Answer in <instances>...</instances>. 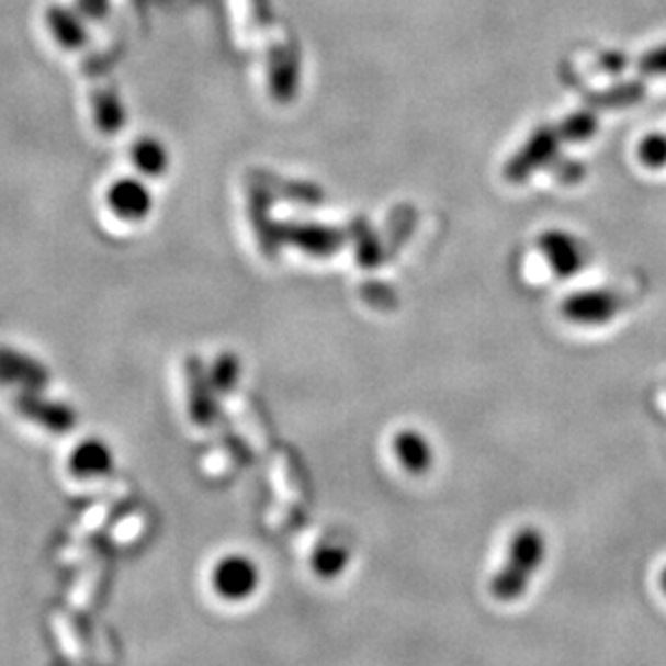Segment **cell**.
<instances>
[{
    "label": "cell",
    "mask_w": 666,
    "mask_h": 666,
    "mask_svg": "<svg viewBox=\"0 0 666 666\" xmlns=\"http://www.w3.org/2000/svg\"><path fill=\"white\" fill-rule=\"evenodd\" d=\"M598 67L608 76H617L628 67V55L619 50H606L598 57Z\"/></svg>",
    "instance_id": "obj_16"
},
{
    "label": "cell",
    "mask_w": 666,
    "mask_h": 666,
    "mask_svg": "<svg viewBox=\"0 0 666 666\" xmlns=\"http://www.w3.org/2000/svg\"><path fill=\"white\" fill-rule=\"evenodd\" d=\"M645 84L641 80H621L605 91L589 93V104L596 109H628L645 100Z\"/></svg>",
    "instance_id": "obj_10"
},
{
    "label": "cell",
    "mask_w": 666,
    "mask_h": 666,
    "mask_svg": "<svg viewBox=\"0 0 666 666\" xmlns=\"http://www.w3.org/2000/svg\"><path fill=\"white\" fill-rule=\"evenodd\" d=\"M350 563V550L346 545L326 544L313 552L311 565L319 578L332 580L346 572Z\"/></svg>",
    "instance_id": "obj_11"
},
{
    "label": "cell",
    "mask_w": 666,
    "mask_h": 666,
    "mask_svg": "<svg viewBox=\"0 0 666 666\" xmlns=\"http://www.w3.org/2000/svg\"><path fill=\"white\" fill-rule=\"evenodd\" d=\"M661 587H663V591L666 594V567L663 569V574H661Z\"/></svg>",
    "instance_id": "obj_17"
},
{
    "label": "cell",
    "mask_w": 666,
    "mask_h": 666,
    "mask_svg": "<svg viewBox=\"0 0 666 666\" xmlns=\"http://www.w3.org/2000/svg\"><path fill=\"white\" fill-rule=\"evenodd\" d=\"M548 171L554 176L556 182L563 183V185H576L587 178V165L576 158L558 156Z\"/></svg>",
    "instance_id": "obj_14"
},
{
    "label": "cell",
    "mask_w": 666,
    "mask_h": 666,
    "mask_svg": "<svg viewBox=\"0 0 666 666\" xmlns=\"http://www.w3.org/2000/svg\"><path fill=\"white\" fill-rule=\"evenodd\" d=\"M639 160L650 171L666 169V134L652 132L639 145Z\"/></svg>",
    "instance_id": "obj_13"
},
{
    "label": "cell",
    "mask_w": 666,
    "mask_h": 666,
    "mask_svg": "<svg viewBox=\"0 0 666 666\" xmlns=\"http://www.w3.org/2000/svg\"><path fill=\"white\" fill-rule=\"evenodd\" d=\"M561 134L556 125H540L531 132L524 145L507 160L503 176L509 183L529 182L535 173L548 171L561 156Z\"/></svg>",
    "instance_id": "obj_3"
},
{
    "label": "cell",
    "mask_w": 666,
    "mask_h": 666,
    "mask_svg": "<svg viewBox=\"0 0 666 666\" xmlns=\"http://www.w3.org/2000/svg\"><path fill=\"white\" fill-rule=\"evenodd\" d=\"M538 248L550 266V272L558 281H569L583 272L587 266V255L583 244L578 242L565 229H545L538 238Z\"/></svg>",
    "instance_id": "obj_6"
},
{
    "label": "cell",
    "mask_w": 666,
    "mask_h": 666,
    "mask_svg": "<svg viewBox=\"0 0 666 666\" xmlns=\"http://www.w3.org/2000/svg\"><path fill=\"white\" fill-rule=\"evenodd\" d=\"M625 306V298L617 290H583L561 301V315L574 326H606Z\"/></svg>",
    "instance_id": "obj_4"
},
{
    "label": "cell",
    "mask_w": 666,
    "mask_h": 666,
    "mask_svg": "<svg viewBox=\"0 0 666 666\" xmlns=\"http://www.w3.org/2000/svg\"><path fill=\"white\" fill-rule=\"evenodd\" d=\"M636 69H639V74H641L643 78L666 76V44L647 50V53L636 61Z\"/></svg>",
    "instance_id": "obj_15"
},
{
    "label": "cell",
    "mask_w": 666,
    "mask_h": 666,
    "mask_svg": "<svg viewBox=\"0 0 666 666\" xmlns=\"http://www.w3.org/2000/svg\"><path fill=\"white\" fill-rule=\"evenodd\" d=\"M129 160H132L134 171L140 178L151 180V178H160L169 171L171 154L158 138H140L132 145Z\"/></svg>",
    "instance_id": "obj_9"
},
{
    "label": "cell",
    "mask_w": 666,
    "mask_h": 666,
    "mask_svg": "<svg viewBox=\"0 0 666 666\" xmlns=\"http://www.w3.org/2000/svg\"><path fill=\"white\" fill-rule=\"evenodd\" d=\"M104 203L109 212L125 225L145 223L156 205L154 190L140 176H123L111 182L104 192Z\"/></svg>",
    "instance_id": "obj_5"
},
{
    "label": "cell",
    "mask_w": 666,
    "mask_h": 666,
    "mask_svg": "<svg viewBox=\"0 0 666 666\" xmlns=\"http://www.w3.org/2000/svg\"><path fill=\"white\" fill-rule=\"evenodd\" d=\"M115 469V451L104 438H82L67 458V471L74 479L80 482H98L113 473Z\"/></svg>",
    "instance_id": "obj_7"
},
{
    "label": "cell",
    "mask_w": 666,
    "mask_h": 666,
    "mask_svg": "<svg viewBox=\"0 0 666 666\" xmlns=\"http://www.w3.org/2000/svg\"><path fill=\"white\" fill-rule=\"evenodd\" d=\"M261 567L246 552H227L210 569V587L227 605L248 602L261 589Z\"/></svg>",
    "instance_id": "obj_2"
},
{
    "label": "cell",
    "mask_w": 666,
    "mask_h": 666,
    "mask_svg": "<svg viewBox=\"0 0 666 666\" xmlns=\"http://www.w3.org/2000/svg\"><path fill=\"white\" fill-rule=\"evenodd\" d=\"M556 127H558V134H561L563 140L587 143L598 134L600 120L591 109H583V111H576V113L567 115Z\"/></svg>",
    "instance_id": "obj_12"
},
{
    "label": "cell",
    "mask_w": 666,
    "mask_h": 666,
    "mask_svg": "<svg viewBox=\"0 0 666 666\" xmlns=\"http://www.w3.org/2000/svg\"><path fill=\"white\" fill-rule=\"evenodd\" d=\"M545 558V538L538 527L520 529L505 556L503 567L489 580V594L503 605L520 600Z\"/></svg>",
    "instance_id": "obj_1"
},
{
    "label": "cell",
    "mask_w": 666,
    "mask_h": 666,
    "mask_svg": "<svg viewBox=\"0 0 666 666\" xmlns=\"http://www.w3.org/2000/svg\"><path fill=\"white\" fill-rule=\"evenodd\" d=\"M399 466L413 475H425L433 466V447L419 429H402L393 438Z\"/></svg>",
    "instance_id": "obj_8"
}]
</instances>
